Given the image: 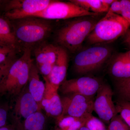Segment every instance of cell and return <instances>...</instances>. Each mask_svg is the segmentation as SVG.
Masks as SVG:
<instances>
[{
    "instance_id": "cell-1",
    "label": "cell",
    "mask_w": 130,
    "mask_h": 130,
    "mask_svg": "<svg viewBox=\"0 0 130 130\" xmlns=\"http://www.w3.org/2000/svg\"><path fill=\"white\" fill-rule=\"evenodd\" d=\"M97 16H88L75 18L68 21L56 34L55 40L61 47L71 53L77 52L99 21Z\"/></svg>"
},
{
    "instance_id": "cell-2",
    "label": "cell",
    "mask_w": 130,
    "mask_h": 130,
    "mask_svg": "<svg viewBox=\"0 0 130 130\" xmlns=\"http://www.w3.org/2000/svg\"><path fill=\"white\" fill-rule=\"evenodd\" d=\"M31 56V47H26L22 56L13 61L0 81V96H18L25 88L33 63Z\"/></svg>"
},
{
    "instance_id": "cell-3",
    "label": "cell",
    "mask_w": 130,
    "mask_h": 130,
    "mask_svg": "<svg viewBox=\"0 0 130 130\" xmlns=\"http://www.w3.org/2000/svg\"><path fill=\"white\" fill-rule=\"evenodd\" d=\"M11 21L14 36L19 44L31 47L48 37L53 30L50 20L28 17Z\"/></svg>"
},
{
    "instance_id": "cell-4",
    "label": "cell",
    "mask_w": 130,
    "mask_h": 130,
    "mask_svg": "<svg viewBox=\"0 0 130 130\" xmlns=\"http://www.w3.org/2000/svg\"><path fill=\"white\" fill-rule=\"evenodd\" d=\"M130 24L121 15L108 11L99 20L86 38L87 42L93 45L110 43L125 34Z\"/></svg>"
},
{
    "instance_id": "cell-5",
    "label": "cell",
    "mask_w": 130,
    "mask_h": 130,
    "mask_svg": "<svg viewBox=\"0 0 130 130\" xmlns=\"http://www.w3.org/2000/svg\"><path fill=\"white\" fill-rule=\"evenodd\" d=\"M111 47L104 44L95 45L79 51L74 58L73 70L84 75L98 70L111 56Z\"/></svg>"
},
{
    "instance_id": "cell-6",
    "label": "cell",
    "mask_w": 130,
    "mask_h": 130,
    "mask_svg": "<svg viewBox=\"0 0 130 130\" xmlns=\"http://www.w3.org/2000/svg\"><path fill=\"white\" fill-rule=\"evenodd\" d=\"M99 14L86 11L73 3L53 1L44 10L30 17L47 20H65L83 16H98Z\"/></svg>"
},
{
    "instance_id": "cell-7",
    "label": "cell",
    "mask_w": 130,
    "mask_h": 130,
    "mask_svg": "<svg viewBox=\"0 0 130 130\" xmlns=\"http://www.w3.org/2000/svg\"><path fill=\"white\" fill-rule=\"evenodd\" d=\"M52 1L7 0L3 10V14L10 21L30 17L44 10Z\"/></svg>"
},
{
    "instance_id": "cell-8",
    "label": "cell",
    "mask_w": 130,
    "mask_h": 130,
    "mask_svg": "<svg viewBox=\"0 0 130 130\" xmlns=\"http://www.w3.org/2000/svg\"><path fill=\"white\" fill-rule=\"evenodd\" d=\"M61 99L62 115L81 119L89 118L93 111V98L78 94L65 96Z\"/></svg>"
},
{
    "instance_id": "cell-9",
    "label": "cell",
    "mask_w": 130,
    "mask_h": 130,
    "mask_svg": "<svg viewBox=\"0 0 130 130\" xmlns=\"http://www.w3.org/2000/svg\"><path fill=\"white\" fill-rule=\"evenodd\" d=\"M102 83L100 79L89 76L65 80L60 85V91L65 95L78 94L93 98Z\"/></svg>"
},
{
    "instance_id": "cell-10",
    "label": "cell",
    "mask_w": 130,
    "mask_h": 130,
    "mask_svg": "<svg viewBox=\"0 0 130 130\" xmlns=\"http://www.w3.org/2000/svg\"><path fill=\"white\" fill-rule=\"evenodd\" d=\"M113 92L110 86L102 84L96 93L93 103V111L95 112L101 120L109 123L118 114L116 106L112 100Z\"/></svg>"
},
{
    "instance_id": "cell-11",
    "label": "cell",
    "mask_w": 130,
    "mask_h": 130,
    "mask_svg": "<svg viewBox=\"0 0 130 130\" xmlns=\"http://www.w3.org/2000/svg\"><path fill=\"white\" fill-rule=\"evenodd\" d=\"M41 108L29 92L28 88L25 87L16 98L13 111L14 124L22 130L21 119H24V121L31 115L41 111Z\"/></svg>"
},
{
    "instance_id": "cell-12",
    "label": "cell",
    "mask_w": 130,
    "mask_h": 130,
    "mask_svg": "<svg viewBox=\"0 0 130 130\" xmlns=\"http://www.w3.org/2000/svg\"><path fill=\"white\" fill-rule=\"evenodd\" d=\"M45 89L41 102V108L43 109L49 116L57 117L62 112L61 99L59 94V88L50 83L46 78Z\"/></svg>"
},
{
    "instance_id": "cell-13",
    "label": "cell",
    "mask_w": 130,
    "mask_h": 130,
    "mask_svg": "<svg viewBox=\"0 0 130 130\" xmlns=\"http://www.w3.org/2000/svg\"><path fill=\"white\" fill-rule=\"evenodd\" d=\"M69 56L66 50L59 46L57 59L54 64L51 73L45 78L53 85L59 88L66 80L68 67Z\"/></svg>"
},
{
    "instance_id": "cell-14",
    "label": "cell",
    "mask_w": 130,
    "mask_h": 130,
    "mask_svg": "<svg viewBox=\"0 0 130 130\" xmlns=\"http://www.w3.org/2000/svg\"><path fill=\"white\" fill-rule=\"evenodd\" d=\"M109 72L117 81L130 78V58L128 51L113 56L111 61Z\"/></svg>"
},
{
    "instance_id": "cell-15",
    "label": "cell",
    "mask_w": 130,
    "mask_h": 130,
    "mask_svg": "<svg viewBox=\"0 0 130 130\" xmlns=\"http://www.w3.org/2000/svg\"><path fill=\"white\" fill-rule=\"evenodd\" d=\"M59 46L43 42L37 44L34 50L37 66L48 63L54 65L58 57Z\"/></svg>"
},
{
    "instance_id": "cell-16",
    "label": "cell",
    "mask_w": 130,
    "mask_h": 130,
    "mask_svg": "<svg viewBox=\"0 0 130 130\" xmlns=\"http://www.w3.org/2000/svg\"><path fill=\"white\" fill-rule=\"evenodd\" d=\"M37 66L32 63L28 83L29 92L41 108V102L45 89V84L41 81ZM42 109V108H41Z\"/></svg>"
},
{
    "instance_id": "cell-17",
    "label": "cell",
    "mask_w": 130,
    "mask_h": 130,
    "mask_svg": "<svg viewBox=\"0 0 130 130\" xmlns=\"http://www.w3.org/2000/svg\"><path fill=\"white\" fill-rule=\"evenodd\" d=\"M0 44L18 50V42L14 36L11 21L0 14Z\"/></svg>"
},
{
    "instance_id": "cell-18",
    "label": "cell",
    "mask_w": 130,
    "mask_h": 130,
    "mask_svg": "<svg viewBox=\"0 0 130 130\" xmlns=\"http://www.w3.org/2000/svg\"><path fill=\"white\" fill-rule=\"evenodd\" d=\"M46 119L41 111L31 115L24 121L23 128L25 130H44Z\"/></svg>"
},
{
    "instance_id": "cell-19",
    "label": "cell",
    "mask_w": 130,
    "mask_h": 130,
    "mask_svg": "<svg viewBox=\"0 0 130 130\" xmlns=\"http://www.w3.org/2000/svg\"><path fill=\"white\" fill-rule=\"evenodd\" d=\"M71 2L79 6L86 11L94 13L107 12L108 9L102 4L101 0H71Z\"/></svg>"
},
{
    "instance_id": "cell-20",
    "label": "cell",
    "mask_w": 130,
    "mask_h": 130,
    "mask_svg": "<svg viewBox=\"0 0 130 130\" xmlns=\"http://www.w3.org/2000/svg\"><path fill=\"white\" fill-rule=\"evenodd\" d=\"M116 87L120 100L130 102V78L117 81Z\"/></svg>"
},
{
    "instance_id": "cell-21",
    "label": "cell",
    "mask_w": 130,
    "mask_h": 130,
    "mask_svg": "<svg viewBox=\"0 0 130 130\" xmlns=\"http://www.w3.org/2000/svg\"><path fill=\"white\" fill-rule=\"evenodd\" d=\"M115 106L117 113L130 128V102L120 100Z\"/></svg>"
},
{
    "instance_id": "cell-22",
    "label": "cell",
    "mask_w": 130,
    "mask_h": 130,
    "mask_svg": "<svg viewBox=\"0 0 130 130\" xmlns=\"http://www.w3.org/2000/svg\"><path fill=\"white\" fill-rule=\"evenodd\" d=\"M16 51L14 48L0 44V64L15 59Z\"/></svg>"
},
{
    "instance_id": "cell-23",
    "label": "cell",
    "mask_w": 130,
    "mask_h": 130,
    "mask_svg": "<svg viewBox=\"0 0 130 130\" xmlns=\"http://www.w3.org/2000/svg\"><path fill=\"white\" fill-rule=\"evenodd\" d=\"M108 130H130V128L120 116L117 114L109 122Z\"/></svg>"
},
{
    "instance_id": "cell-24",
    "label": "cell",
    "mask_w": 130,
    "mask_h": 130,
    "mask_svg": "<svg viewBox=\"0 0 130 130\" xmlns=\"http://www.w3.org/2000/svg\"><path fill=\"white\" fill-rule=\"evenodd\" d=\"M85 126L90 130H108L101 120L92 115L88 119Z\"/></svg>"
},
{
    "instance_id": "cell-25",
    "label": "cell",
    "mask_w": 130,
    "mask_h": 130,
    "mask_svg": "<svg viewBox=\"0 0 130 130\" xmlns=\"http://www.w3.org/2000/svg\"><path fill=\"white\" fill-rule=\"evenodd\" d=\"M9 106L6 103H0V128L6 125Z\"/></svg>"
},
{
    "instance_id": "cell-26",
    "label": "cell",
    "mask_w": 130,
    "mask_h": 130,
    "mask_svg": "<svg viewBox=\"0 0 130 130\" xmlns=\"http://www.w3.org/2000/svg\"><path fill=\"white\" fill-rule=\"evenodd\" d=\"M120 2L122 8L120 15L130 24V1L121 0Z\"/></svg>"
},
{
    "instance_id": "cell-27",
    "label": "cell",
    "mask_w": 130,
    "mask_h": 130,
    "mask_svg": "<svg viewBox=\"0 0 130 130\" xmlns=\"http://www.w3.org/2000/svg\"><path fill=\"white\" fill-rule=\"evenodd\" d=\"M54 65L46 63L37 66V67L39 71L43 75V77H47L51 73Z\"/></svg>"
},
{
    "instance_id": "cell-28",
    "label": "cell",
    "mask_w": 130,
    "mask_h": 130,
    "mask_svg": "<svg viewBox=\"0 0 130 130\" xmlns=\"http://www.w3.org/2000/svg\"><path fill=\"white\" fill-rule=\"evenodd\" d=\"M122 8L120 1L115 0L110 6L108 11L115 14L121 15Z\"/></svg>"
},
{
    "instance_id": "cell-29",
    "label": "cell",
    "mask_w": 130,
    "mask_h": 130,
    "mask_svg": "<svg viewBox=\"0 0 130 130\" xmlns=\"http://www.w3.org/2000/svg\"><path fill=\"white\" fill-rule=\"evenodd\" d=\"M89 117L80 119L75 122L69 128L64 130H79L82 126L85 125L86 121Z\"/></svg>"
},
{
    "instance_id": "cell-30",
    "label": "cell",
    "mask_w": 130,
    "mask_h": 130,
    "mask_svg": "<svg viewBox=\"0 0 130 130\" xmlns=\"http://www.w3.org/2000/svg\"><path fill=\"white\" fill-rule=\"evenodd\" d=\"M15 60V59L0 64V81L7 72L10 66Z\"/></svg>"
},
{
    "instance_id": "cell-31",
    "label": "cell",
    "mask_w": 130,
    "mask_h": 130,
    "mask_svg": "<svg viewBox=\"0 0 130 130\" xmlns=\"http://www.w3.org/2000/svg\"><path fill=\"white\" fill-rule=\"evenodd\" d=\"M0 130H21L14 124L7 125L0 128Z\"/></svg>"
},
{
    "instance_id": "cell-32",
    "label": "cell",
    "mask_w": 130,
    "mask_h": 130,
    "mask_svg": "<svg viewBox=\"0 0 130 130\" xmlns=\"http://www.w3.org/2000/svg\"><path fill=\"white\" fill-rule=\"evenodd\" d=\"M125 34V36L124 42L128 45L130 48V30L128 29Z\"/></svg>"
},
{
    "instance_id": "cell-33",
    "label": "cell",
    "mask_w": 130,
    "mask_h": 130,
    "mask_svg": "<svg viewBox=\"0 0 130 130\" xmlns=\"http://www.w3.org/2000/svg\"><path fill=\"white\" fill-rule=\"evenodd\" d=\"M115 0H101L102 4L109 10L110 6L114 1Z\"/></svg>"
},
{
    "instance_id": "cell-34",
    "label": "cell",
    "mask_w": 130,
    "mask_h": 130,
    "mask_svg": "<svg viewBox=\"0 0 130 130\" xmlns=\"http://www.w3.org/2000/svg\"><path fill=\"white\" fill-rule=\"evenodd\" d=\"M6 2V0H0V11H2L3 10V8L5 3Z\"/></svg>"
},
{
    "instance_id": "cell-35",
    "label": "cell",
    "mask_w": 130,
    "mask_h": 130,
    "mask_svg": "<svg viewBox=\"0 0 130 130\" xmlns=\"http://www.w3.org/2000/svg\"><path fill=\"white\" fill-rule=\"evenodd\" d=\"M79 130H90L88 128H87L86 126L85 125L84 126H82L81 128L79 129Z\"/></svg>"
},
{
    "instance_id": "cell-36",
    "label": "cell",
    "mask_w": 130,
    "mask_h": 130,
    "mask_svg": "<svg viewBox=\"0 0 130 130\" xmlns=\"http://www.w3.org/2000/svg\"><path fill=\"white\" fill-rule=\"evenodd\" d=\"M128 54H129V56L130 58V51H128Z\"/></svg>"
}]
</instances>
